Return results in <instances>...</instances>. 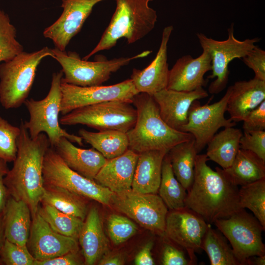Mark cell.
<instances>
[{"mask_svg":"<svg viewBox=\"0 0 265 265\" xmlns=\"http://www.w3.org/2000/svg\"><path fill=\"white\" fill-rule=\"evenodd\" d=\"M20 128L16 157L4 182L10 196L26 202L33 217L37 212L44 195L43 164L50 144L45 133L31 138L23 120Z\"/></svg>","mask_w":265,"mask_h":265,"instance_id":"6da1fadb","label":"cell"},{"mask_svg":"<svg viewBox=\"0 0 265 265\" xmlns=\"http://www.w3.org/2000/svg\"><path fill=\"white\" fill-rule=\"evenodd\" d=\"M206 154H197L192 184L187 191L185 207L208 223L229 217L242 208L238 203V186L226 177L222 169L213 170L207 164Z\"/></svg>","mask_w":265,"mask_h":265,"instance_id":"7a4b0ae2","label":"cell"},{"mask_svg":"<svg viewBox=\"0 0 265 265\" xmlns=\"http://www.w3.org/2000/svg\"><path fill=\"white\" fill-rule=\"evenodd\" d=\"M137 111L133 127L127 133L129 148L139 154L150 150L168 151L174 146L190 140L188 132L174 130L161 118L153 96L139 93L132 100Z\"/></svg>","mask_w":265,"mask_h":265,"instance_id":"3957f363","label":"cell"},{"mask_svg":"<svg viewBox=\"0 0 265 265\" xmlns=\"http://www.w3.org/2000/svg\"><path fill=\"white\" fill-rule=\"evenodd\" d=\"M151 0H115L116 8L109 24L96 47L82 59L88 60L99 52L110 49L121 38H125L130 44L149 34L158 17L149 6Z\"/></svg>","mask_w":265,"mask_h":265,"instance_id":"277c9868","label":"cell"},{"mask_svg":"<svg viewBox=\"0 0 265 265\" xmlns=\"http://www.w3.org/2000/svg\"><path fill=\"white\" fill-rule=\"evenodd\" d=\"M53 57L52 49L22 52L0 64V103L5 109L16 108L24 104L34 82L37 68L45 57Z\"/></svg>","mask_w":265,"mask_h":265,"instance_id":"5b68a950","label":"cell"},{"mask_svg":"<svg viewBox=\"0 0 265 265\" xmlns=\"http://www.w3.org/2000/svg\"><path fill=\"white\" fill-rule=\"evenodd\" d=\"M63 76L62 70L53 74L50 91L44 99L26 100L24 104L30 117L28 121L24 122V125L32 138H35L41 133H46L52 147H54L62 137L83 146V139L80 136L69 133L60 126L59 114L60 113L61 83Z\"/></svg>","mask_w":265,"mask_h":265,"instance_id":"8992f818","label":"cell"},{"mask_svg":"<svg viewBox=\"0 0 265 265\" xmlns=\"http://www.w3.org/2000/svg\"><path fill=\"white\" fill-rule=\"evenodd\" d=\"M53 58L60 64L64 75L62 80L66 83L82 87L101 85L111 75L132 60L144 57L152 52L146 51L132 57H122L107 60L105 57L93 61L81 59L75 52H66L52 49Z\"/></svg>","mask_w":265,"mask_h":265,"instance_id":"52a82bcc","label":"cell"},{"mask_svg":"<svg viewBox=\"0 0 265 265\" xmlns=\"http://www.w3.org/2000/svg\"><path fill=\"white\" fill-rule=\"evenodd\" d=\"M132 103L110 101L77 108L62 115L63 125L81 124L99 131L117 130L127 132L135 125L137 111Z\"/></svg>","mask_w":265,"mask_h":265,"instance_id":"ba28073f","label":"cell"},{"mask_svg":"<svg viewBox=\"0 0 265 265\" xmlns=\"http://www.w3.org/2000/svg\"><path fill=\"white\" fill-rule=\"evenodd\" d=\"M213 223L229 241L240 265H246L247 260L251 256L265 255V245L262 237L265 229L258 220L244 209Z\"/></svg>","mask_w":265,"mask_h":265,"instance_id":"9c48e42d","label":"cell"},{"mask_svg":"<svg viewBox=\"0 0 265 265\" xmlns=\"http://www.w3.org/2000/svg\"><path fill=\"white\" fill-rule=\"evenodd\" d=\"M43 177L44 185L60 187L103 205H110L113 192L71 169L51 146L44 156Z\"/></svg>","mask_w":265,"mask_h":265,"instance_id":"30bf717a","label":"cell"},{"mask_svg":"<svg viewBox=\"0 0 265 265\" xmlns=\"http://www.w3.org/2000/svg\"><path fill=\"white\" fill-rule=\"evenodd\" d=\"M228 38L218 41L209 38L202 33L196 35L203 49L207 50L212 58V74L208 79H214L208 88L212 94H218L227 86L229 80V64L235 58H242L246 55L255 46L260 39L255 37L240 41L234 35V24L227 29Z\"/></svg>","mask_w":265,"mask_h":265,"instance_id":"8fae6325","label":"cell"},{"mask_svg":"<svg viewBox=\"0 0 265 265\" xmlns=\"http://www.w3.org/2000/svg\"><path fill=\"white\" fill-rule=\"evenodd\" d=\"M110 206L153 233L164 234L168 209L157 193H142L132 189L114 193Z\"/></svg>","mask_w":265,"mask_h":265,"instance_id":"7c38bea8","label":"cell"},{"mask_svg":"<svg viewBox=\"0 0 265 265\" xmlns=\"http://www.w3.org/2000/svg\"><path fill=\"white\" fill-rule=\"evenodd\" d=\"M231 89L232 86H229L222 98L213 104L201 105L198 100H195L190 106L187 123L183 127L181 132L192 135L198 154L220 128L236 125V122L230 118L226 119L224 116Z\"/></svg>","mask_w":265,"mask_h":265,"instance_id":"4fadbf2b","label":"cell"},{"mask_svg":"<svg viewBox=\"0 0 265 265\" xmlns=\"http://www.w3.org/2000/svg\"><path fill=\"white\" fill-rule=\"evenodd\" d=\"M60 113L62 115L83 106L110 101L132 103L139 93L131 79L108 86L82 87L61 80Z\"/></svg>","mask_w":265,"mask_h":265,"instance_id":"5bb4252c","label":"cell"},{"mask_svg":"<svg viewBox=\"0 0 265 265\" xmlns=\"http://www.w3.org/2000/svg\"><path fill=\"white\" fill-rule=\"evenodd\" d=\"M208 226V223L201 216L185 207L168 212L164 235L183 248L192 264L195 265V253L201 249Z\"/></svg>","mask_w":265,"mask_h":265,"instance_id":"9a60e30c","label":"cell"},{"mask_svg":"<svg viewBox=\"0 0 265 265\" xmlns=\"http://www.w3.org/2000/svg\"><path fill=\"white\" fill-rule=\"evenodd\" d=\"M63 12L58 19L43 31L55 48L65 51L73 37L81 30L93 7L103 0H61Z\"/></svg>","mask_w":265,"mask_h":265,"instance_id":"2e32d148","label":"cell"},{"mask_svg":"<svg viewBox=\"0 0 265 265\" xmlns=\"http://www.w3.org/2000/svg\"><path fill=\"white\" fill-rule=\"evenodd\" d=\"M27 247L35 260H46L79 250L78 239L53 231L37 212L32 217Z\"/></svg>","mask_w":265,"mask_h":265,"instance_id":"e0dca14e","label":"cell"},{"mask_svg":"<svg viewBox=\"0 0 265 265\" xmlns=\"http://www.w3.org/2000/svg\"><path fill=\"white\" fill-rule=\"evenodd\" d=\"M172 26L163 29L160 44L157 53L152 62L142 70L134 68L131 79L139 93L153 96L167 88L169 70L167 63V45L172 32Z\"/></svg>","mask_w":265,"mask_h":265,"instance_id":"ac0fdd59","label":"cell"},{"mask_svg":"<svg viewBox=\"0 0 265 265\" xmlns=\"http://www.w3.org/2000/svg\"><path fill=\"white\" fill-rule=\"evenodd\" d=\"M208 93L203 87L186 92L164 89L153 95L164 122L172 129L181 132L188 121V112L195 100L206 98Z\"/></svg>","mask_w":265,"mask_h":265,"instance_id":"d6986e66","label":"cell"},{"mask_svg":"<svg viewBox=\"0 0 265 265\" xmlns=\"http://www.w3.org/2000/svg\"><path fill=\"white\" fill-rule=\"evenodd\" d=\"M211 70L212 58L207 50L203 49L202 54L195 58L184 55L169 70L167 88L189 92L203 87L207 83L204 75Z\"/></svg>","mask_w":265,"mask_h":265,"instance_id":"ffe728a7","label":"cell"},{"mask_svg":"<svg viewBox=\"0 0 265 265\" xmlns=\"http://www.w3.org/2000/svg\"><path fill=\"white\" fill-rule=\"evenodd\" d=\"M138 154L130 149L116 158L107 159L94 181L115 193L132 189Z\"/></svg>","mask_w":265,"mask_h":265,"instance_id":"44dd1931","label":"cell"},{"mask_svg":"<svg viewBox=\"0 0 265 265\" xmlns=\"http://www.w3.org/2000/svg\"><path fill=\"white\" fill-rule=\"evenodd\" d=\"M78 240L85 265H95L107 253L109 242L104 231L99 211L96 207L91 208L87 212Z\"/></svg>","mask_w":265,"mask_h":265,"instance_id":"7402d4cb","label":"cell"},{"mask_svg":"<svg viewBox=\"0 0 265 265\" xmlns=\"http://www.w3.org/2000/svg\"><path fill=\"white\" fill-rule=\"evenodd\" d=\"M232 86L227 110L235 122L242 121L252 110L265 100V81L254 78L240 80Z\"/></svg>","mask_w":265,"mask_h":265,"instance_id":"603a6c76","label":"cell"},{"mask_svg":"<svg viewBox=\"0 0 265 265\" xmlns=\"http://www.w3.org/2000/svg\"><path fill=\"white\" fill-rule=\"evenodd\" d=\"M53 148L69 168L92 180L107 160L94 148H78L64 137L60 138Z\"/></svg>","mask_w":265,"mask_h":265,"instance_id":"cb8c5ba5","label":"cell"},{"mask_svg":"<svg viewBox=\"0 0 265 265\" xmlns=\"http://www.w3.org/2000/svg\"><path fill=\"white\" fill-rule=\"evenodd\" d=\"M167 152L163 150H150L138 154L132 190L142 193L158 192L162 163Z\"/></svg>","mask_w":265,"mask_h":265,"instance_id":"d4e9b609","label":"cell"},{"mask_svg":"<svg viewBox=\"0 0 265 265\" xmlns=\"http://www.w3.org/2000/svg\"><path fill=\"white\" fill-rule=\"evenodd\" d=\"M27 204L10 196L3 211L4 235L9 241L27 246L32 219Z\"/></svg>","mask_w":265,"mask_h":265,"instance_id":"484cf974","label":"cell"},{"mask_svg":"<svg viewBox=\"0 0 265 265\" xmlns=\"http://www.w3.org/2000/svg\"><path fill=\"white\" fill-rule=\"evenodd\" d=\"M221 169L230 181L238 186L265 178V161L252 152L240 148L231 165Z\"/></svg>","mask_w":265,"mask_h":265,"instance_id":"4316f807","label":"cell"},{"mask_svg":"<svg viewBox=\"0 0 265 265\" xmlns=\"http://www.w3.org/2000/svg\"><path fill=\"white\" fill-rule=\"evenodd\" d=\"M242 135L241 130L234 127L224 128L215 133L207 144L206 154L209 160L216 162L222 169L230 166L240 149Z\"/></svg>","mask_w":265,"mask_h":265,"instance_id":"83f0119b","label":"cell"},{"mask_svg":"<svg viewBox=\"0 0 265 265\" xmlns=\"http://www.w3.org/2000/svg\"><path fill=\"white\" fill-rule=\"evenodd\" d=\"M197 154L194 137L174 146L167 152L174 174L187 191L193 181Z\"/></svg>","mask_w":265,"mask_h":265,"instance_id":"f1b7e54d","label":"cell"},{"mask_svg":"<svg viewBox=\"0 0 265 265\" xmlns=\"http://www.w3.org/2000/svg\"><path fill=\"white\" fill-rule=\"evenodd\" d=\"M79 134L107 159L118 157L129 149L127 133L117 130H106L95 132L81 129Z\"/></svg>","mask_w":265,"mask_h":265,"instance_id":"f546056e","label":"cell"},{"mask_svg":"<svg viewBox=\"0 0 265 265\" xmlns=\"http://www.w3.org/2000/svg\"><path fill=\"white\" fill-rule=\"evenodd\" d=\"M86 199L66 189L44 185V192L41 203L84 220L88 212Z\"/></svg>","mask_w":265,"mask_h":265,"instance_id":"4dcf8cb0","label":"cell"},{"mask_svg":"<svg viewBox=\"0 0 265 265\" xmlns=\"http://www.w3.org/2000/svg\"><path fill=\"white\" fill-rule=\"evenodd\" d=\"M201 249L207 254L211 265H240L227 238L219 230L213 229L211 224L208 223Z\"/></svg>","mask_w":265,"mask_h":265,"instance_id":"1f68e13d","label":"cell"},{"mask_svg":"<svg viewBox=\"0 0 265 265\" xmlns=\"http://www.w3.org/2000/svg\"><path fill=\"white\" fill-rule=\"evenodd\" d=\"M158 192L169 210L185 207L187 191L175 177L167 153L162 163L161 180Z\"/></svg>","mask_w":265,"mask_h":265,"instance_id":"d6a6232c","label":"cell"},{"mask_svg":"<svg viewBox=\"0 0 265 265\" xmlns=\"http://www.w3.org/2000/svg\"><path fill=\"white\" fill-rule=\"evenodd\" d=\"M37 212L55 232L78 239L84 220L66 214L54 207L41 203Z\"/></svg>","mask_w":265,"mask_h":265,"instance_id":"836d02e7","label":"cell"},{"mask_svg":"<svg viewBox=\"0 0 265 265\" xmlns=\"http://www.w3.org/2000/svg\"><path fill=\"white\" fill-rule=\"evenodd\" d=\"M240 208H247L265 229V178L240 186L238 189Z\"/></svg>","mask_w":265,"mask_h":265,"instance_id":"e575fe53","label":"cell"},{"mask_svg":"<svg viewBox=\"0 0 265 265\" xmlns=\"http://www.w3.org/2000/svg\"><path fill=\"white\" fill-rule=\"evenodd\" d=\"M16 29L9 16L0 9V62L11 60L24 51L16 39Z\"/></svg>","mask_w":265,"mask_h":265,"instance_id":"d590c367","label":"cell"},{"mask_svg":"<svg viewBox=\"0 0 265 265\" xmlns=\"http://www.w3.org/2000/svg\"><path fill=\"white\" fill-rule=\"evenodd\" d=\"M20 128L10 124L0 116V159L7 162H12L16 158L17 140L20 133Z\"/></svg>","mask_w":265,"mask_h":265,"instance_id":"8d00e7d4","label":"cell"},{"mask_svg":"<svg viewBox=\"0 0 265 265\" xmlns=\"http://www.w3.org/2000/svg\"><path fill=\"white\" fill-rule=\"evenodd\" d=\"M107 226L110 239L115 245H119L128 240L138 230L136 224L129 218L117 214L109 215Z\"/></svg>","mask_w":265,"mask_h":265,"instance_id":"74e56055","label":"cell"},{"mask_svg":"<svg viewBox=\"0 0 265 265\" xmlns=\"http://www.w3.org/2000/svg\"><path fill=\"white\" fill-rule=\"evenodd\" d=\"M1 265H34L35 259L27 246H21L5 238L0 251Z\"/></svg>","mask_w":265,"mask_h":265,"instance_id":"f35d334b","label":"cell"},{"mask_svg":"<svg viewBox=\"0 0 265 265\" xmlns=\"http://www.w3.org/2000/svg\"><path fill=\"white\" fill-rule=\"evenodd\" d=\"M160 252V262L163 265H192L186 251L166 236Z\"/></svg>","mask_w":265,"mask_h":265,"instance_id":"ab89813d","label":"cell"},{"mask_svg":"<svg viewBox=\"0 0 265 265\" xmlns=\"http://www.w3.org/2000/svg\"><path fill=\"white\" fill-rule=\"evenodd\" d=\"M239 145L240 149L250 151L265 161V131H244Z\"/></svg>","mask_w":265,"mask_h":265,"instance_id":"60d3db41","label":"cell"},{"mask_svg":"<svg viewBox=\"0 0 265 265\" xmlns=\"http://www.w3.org/2000/svg\"><path fill=\"white\" fill-rule=\"evenodd\" d=\"M242 61L254 74V78L265 81V51L256 46L244 57Z\"/></svg>","mask_w":265,"mask_h":265,"instance_id":"b9f144b4","label":"cell"},{"mask_svg":"<svg viewBox=\"0 0 265 265\" xmlns=\"http://www.w3.org/2000/svg\"><path fill=\"white\" fill-rule=\"evenodd\" d=\"M242 121L244 131H265V100L249 112Z\"/></svg>","mask_w":265,"mask_h":265,"instance_id":"7bdbcfd3","label":"cell"},{"mask_svg":"<svg viewBox=\"0 0 265 265\" xmlns=\"http://www.w3.org/2000/svg\"><path fill=\"white\" fill-rule=\"evenodd\" d=\"M84 264V259H82L78 250L46 260H35L34 265H79Z\"/></svg>","mask_w":265,"mask_h":265,"instance_id":"ee69618b","label":"cell"},{"mask_svg":"<svg viewBox=\"0 0 265 265\" xmlns=\"http://www.w3.org/2000/svg\"><path fill=\"white\" fill-rule=\"evenodd\" d=\"M8 170L7 162L0 159V213L3 212L10 196L4 182V177Z\"/></svg>","mask_w":265,"mask_h":265,"instance_id":"f6af8a7d","label":"cell"},{"mask_svg":"<svg viewBox=\"0 0 265 265\" xmlns=\"http://www.w3.org/2000/svg\"><path fill=\"white\" fill-rule=\"evenodd\" d=\"M154 243L153 241H148L136 255L134 264L136 265H154L155 260L152 256V250Z\"/></svg>","mask_w":265,"mask_h":265,"instance_id":"bcb514c9","label":"cell"},{"mask_svg":"<svg viewBox=\"0 0 265 265\" xmlns=\"http://www.w3.org/2000/svg\"><path fill=\"white\" fill-rule=\"evenodd\" d=\"M125 263L123 255L119 253L111 254L107 253L104 255L99 261L101 265H122Z\"/></svg>","mask_w":265,"mask_h":265,"instance_id":"7dc6e473","label":"cell"},{"mask_svg":"<svg viewBox=\"0 0 265 265\" xmlns=\"http://www.w3.org/2000/svg\"><path fill=\"white\" fill-rule=\"evenodd\" d=\"M265 255L262 256H253L246 261V265H265Z\"/></svg>","mask_w":265,"mask_h":265,"instance_id":"c3c4849f","label":"cell"},{"mask_svg":"<svg viewBox=\"0 0 265 265\" xmlns=\"http://www.w3.org/2000/svg\"><path fill=\"white\" fill-rule=\"evenodd\" d=\"M5 239L4 230L3 212L0 213V251ZM0 265H1L0 260Z\"/></svg>","mask_w":265,"mask_h":265,"instance_id":"681fc988","label":"cell"}]
</instances>
